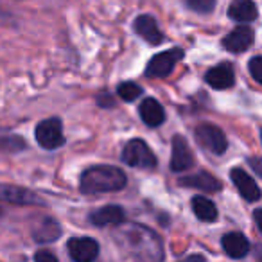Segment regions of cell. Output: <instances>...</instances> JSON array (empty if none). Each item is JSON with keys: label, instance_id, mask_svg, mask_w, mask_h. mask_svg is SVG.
I'll use <instances>...</instances> for the list:
<instances>
[{"label": "cell", "instance_id": "obj_1", "mask_svg": "<svg viewBox=\"0 0 262 262\" xmlns=\"http://www.w3.org/2000/svg\"><path fill=\"white\" fill-rule=\"evenodd\" d=\"M115 243L137 262H162L164 244L151 228L139 223H120L113 232Z\"/></svg>", "mask_w": 262, "mask_h": 262}, {"label": "cell", "instance_id": "obj_12", "mask_svg": "<svg viewBox=\"0 0 262 262\" xmlns=\"http://www.w3.org/2000/svg\"><path fill=\"white\" fill-rule=\"evenodd\" d=\"M178 183L182 187H192V189H198L201 192H219L223 189V183L214 174L205 171H198L194 174L183 176V178L178 180Z\"/></svg>", "mask_w": 262, "mask_h": 262}, {"label": "cell", "instance_id": "obj_27", "mask_svg": "<svg viewBox=\"0 0 262 262\" xmlns=\"http://www.w3.org/2000/svg\"><path fill=\"white\" fill-rule=\"evenodd\" d=\"M178 262H205V258L201 255H190V257L183 258V260H178Z\"/></svg>", "mask_w": 262, "mask_h": 262}, {"label": "cell", "instance_id": "obj_4", "mask_svg": "<svg viewBox=\"0 0 262 262\" xmlns=\"http://www.w3.org/2000/svg\"><path fill=\"white\" fill-rule=\"evenodd\" d=\"M36 142L43 149H58L65 144V135H63V124L58 117L41 120L36 126Z\"/></svg>", "mask_w": 262, "mask_h": 262}, {"label": "cell", "instance_id": "obj_13", "mask_svg": "<svg viewBox=\"0 0 262 262\" xmlns=\"http://www.w3.org/2000/svg\"><path fill=\"white\" fill-rule=\"evenodd\" d=\"M133 29H135V33L139 34L142 40H146L147 43H151V45H158L164 40V34L158 29L157 20L149 15H140L139 18L135 20V24H133Z\"/></svg>", "mask_w": 262, "mask_h": 262}, {"label": "cell", "instance_id": "obj_9", "mask_svg": "<svg viewBox=\"0 0 262 262\" xmlns=\"http://www.w3.org/2000/svg\"><path fill=\"white\" fill-rule=\"evenodd\" d=\"M255 40V33L251 27L248 26H239L228 33L223 40V47L228 52H233V54H239V52H244L253 45Z\"/></svg>", "mask_w": 262, "mask_h": 262}, {"label": "cell", "instance_id": "obj_19", "mask_svg": "<svg viewBox=\"0 0 262 262\" xmlns=\"http://www.w3.org/2000/svg\"><path fill=\"white\" fill-rule=\"evenodd\" d=\"M33 235L36 243H41V244L52 243V241H56L61 235V226H59L54 219H43V221L38 223Z\"/></svg>", "mask_w": 262, "mask_h": 262}, {"label": "cell", "instance_id": "obj_21", "mask_svg": "<svg viewBox=\"0 0 262 262\" xmlns=\"http://www.w3.org/2000/svg\"><path fill=\"white\" fill-rule=\"evenodd\" d=\"M117 94H119V97L122 99V101L131 102V101H135L137 97H140L142 88H140L137 83L126 81V83H120L119 86H117Z\"/></svg>", "mask_w": 262, "mask_h": 262}, {"label": "cell", "instance_id": "obj_8", "mask_svg": "<svg viewBox=\"0 0 262 262\" xmlns=\"http://www.w3.org/2000/svg\"><path fill=\"white\" fill-rule=\"evenodd\" d=\"M194 165V155L190 146L182 135L172 137V155H171V169L174 172H183Z\"/></svg>", "mask_w": 262, "mask_h": 262}, {"label": "cell", "instance_id": "obj_26", "mask_svg": "<svg viewBox=\"0 0 262 262\" xmlns=\"http://www.w3.org/2000/svg\"><path fill=\"white\" fill-rule=\"evenodd\" d=\"M253 217H255V225H257L258 232L262 233V208H257V210L253 212Z\"/></svg>", "mask_w": 262, "mask_h": 262}, {"label": "cell", "instance_id": "obj_16", "mask_svg": "<svg viewBox=\"0 0 262 262\" xmlns=\"http://www.w3.org/2000/svg\"><path fill=\"white\" fill-rule=\"evenodd\" d=\"M223 250L232 258H243L250 251V241L239 232H230L221 239Z\"/></svg>", "mask_w": 262, "mask_h": 262}, {"label": "cell", "instance_id": "obj_17", "mask_svg": "<svg viewBox=\"0 0 262 262\" xmlns=\"http://www.w3.org/2000/svg\"><path fill=\"white\" fill-rule=\"evenodd\" d=\"M139 113L149 127H158L165 120L164 106L153 97H147L146 101H142V104L139 106Z\"/></svg>", "mask_w": 262, "mask_h": 262}, {"label": "cell", "instance_id": "obj_5", "mask_svg": "<svg viewBox=\"0 0 262 262\" xmlns=\"http://www.w3.org/2000/svg\"><path fill=\"white\" fill-rule=\"evenodd\" d=\"M196 140L201 147L208 149L212 155H217V157L225 153L228 147L226 135L217 126H212V124H201L196 127Z\"/></svg>", "mask_w": 262, "mask_h": 262}, {"label": "cell", "instance_id": "obj_25", "mask_svg": "<svg viewBox=\"0 0 262 262\" xmlns=\"http://www.w3.org/2000/svg\"><path fill=\"white\" fill-rule=\"evenodd\" d=\"M248 164H250L251 171H253L255 174L260 176V178H262V158L253 157V158H250V160H248Z\"/></svg>", "mask_w": 262, "mask_h": 262}, {"label": "cell", "instance_id": "obj_14", "mask_svg": "<svg viewBox=\"0 0 262 262\" xmlns=\"http://www.w3.org/2000/svg\"><path fill=\"white\" fill-rule=\"evenodd\" d=\"M205 81L215 90H226V88L233 86L235 76H233V70L228 63H221V65L208 70L207 76H205Z\"/></svg>", "mask_w": 262, "mask_h": 262}, {"label": "cell", "instance_id": "obj_20", "mask_svg": "<svg viewBox=\"0 0 262 262\" xmlns=\"http://www.w3.org/2000/svg\"><path fill=\"white\" fill-rule=\"evenodd\" d=\"M192 210H194V214H196V217L201 219V221L210 223L217 219V208H215V205L205 196L192 198Z\"/></svg>", "mask_w": 262, "mask_h": 262}, {"label": "cell", "instance_id": "obj_24", "mask_svg": "<svg viewBox=\"0 0 262 262\" xmlns=\"http://www.w3.org/2000/svg\"><path fill=\"white\" fill-rule=\"evenodd\" d=\"M34 262H59V260L54 253H51V251L40 250V251H36V255H34Z\"/></svg>", "mask_w": 262, "mask_h": 262}, {"label": "cell", "instance_id": "obj_7", "mask_svg": "<svg viewBox=\"0 0 262 262\" xmlns=\"http://www.w3.org/2000/svg\"><path fill=\"white\" fill-rule=\"evenodd\" d=\"M67 248L74 262H94L99 255V244L92 237H74Z\"/></svg>", "mask_w": 262, "mask_h": 262}, {"label": "cell", "instance_id": "obj_11", "mask_svg": "<svg viewBox=\"0 0 262 262\" xmlns=\"http://www.w3.org/2000/svg\"><path fill=\"white\" fill-rule=\"evenodd\" d=\"M230 178H232L235 189L239 190V194L246 201L253 203V201L260 200V196H262L260 189H258V185L255 183V180L251 178L246 171H243V169H239V167L232 169V172H230Z\"/></svg>", "mask_w": 262, "mask_h": 262}, {"label": "cell", "instance_id": "obj_3", "mask_svg": "<svg viewBox=\"0 0 262 262\" xmlns=\"http://www.w3.org/2000/svg\"><path fill=\"white\" fill-rule=\"evenodd\" d=\"M122 162L131 167H140V169H153L157 167V157L149 149L144 140L135 139L124 146L122 149Z\"/></svg>", "mask_w": 262, "mask_h": 262}, {"label": "cell", "instance_id": "obj_2", "mask_svg": "<svg viewBox=\"0 0 262 262\" xmlns=\"http://www.w3.org/2000/svg\"><path fill=\"white\" fill-rule=\"evenodd\" d=\"M79 187L83 194L117 192L126 187V174L115 165H94L81 174Z\"/></svg>", "mask_w": 262, "mask_h": 262}, {"label": "cell", "instance_id": "obj_23", "mask_svg": "<svg viewBox=\"0 0 262 262\" xmlns=\"http://www.w3.org/2000/svg\"><path fill=\"white\" fill-rule=\"evenodd\" d=\"M248 70H250L251 77H253L257 83L262 84V56H255L248 63Z\"/></svg>", "mask_w": 262, "mask_h": 262}, {"label": "cell", "instance_id": "obj_18", "mask_svg": "<svg viewBox=\"0 0 262 262\" xmlns=\"http://www.w3.org/2000/svg\"><path fill=\"white\" fill-rule=\"evenodd\" d=\"M258 11L253 0H232V4L228 8V16L235 22L248 24L253 22L257 18Z\"/></svg>", "mask_w": 262, "mask_h": 262}, {"label": "cell", "instance_id": "obj_15", "mask_svg": "<svg viewBox=\"0 0 262 262\" xmlns=\"http://www.w3.org/2000/svg\"><path fill=\"white\" fill-rule=\"evenodd\" d=\"M124 219H126V214L119 205H106V207L97 208L90 214V221L95 226L120 225V223H124Z\"/></svg>", "mask_w": 262, "mask_h": 262}, {"label": "cell", "instance_id": "obj_28", "mask_svg": "<svg viewBox=\"0 0 262 262\" xmlns=\"http://www.w3.org/2000/svg\"><path fill=\"white\" fill-rule=\"evenodd\" d=\"M260 135H262V129H260Z\"/></svg>", "mask_w": 262, "mask_h": 262}, {"label": "cell", "instance_id": "obj_6", "mask_svg": "<svg viewBox=\"0 0 262 262\" xmlns=\"http://www.w3.org/2000/svg\"><path fill=\"white\" fill-rule=\"evenodd\" d=\"M183 58V51L178 47L169 49L165 52L153 56L146 67V76L149 77H167L176 67V63Z\"/></svg>", "mask_w": 262, "mask_h": 262}, {"label": "cell", "instance_id": "obj_22", "mask_svg": "<svg viewBox=\"0 0 262 262\" xmlns=\"http://www.w3.org/2000/svg\"><path fill=\"white\" fill-rule=\"evenodd\" d=\"M187 6L196 13H210L215 8V0H187Z\"/></svg>", "mask_w": 262, "mask_h": 262}, {"label": "cell", "instance_id": "obj_10", "mask_svg": "<svg viewBox=\"0 0 262 262\" xmlns=\"http://www.w3.org/2000/svg\"><path fill=\"white\" fill-rule=\"evenodd\" d=\"M0 201L13 205H43V200L31 190L16 185H2V183H0Z\"/></svg>", "mask_w": 262, "mask_h": 262}]
</instances>
